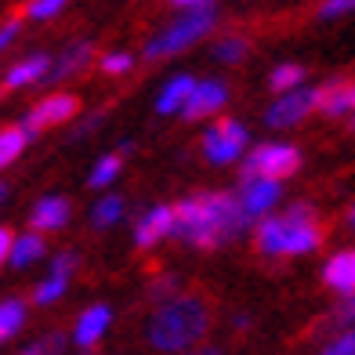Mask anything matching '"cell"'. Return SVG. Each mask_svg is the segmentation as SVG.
Masks as SVG:
<instances>
[{
    "mask_svg": "<svg viewBox=\"0 0 355 355\" xmlns=\"http://www.w3.org/2000/svg\"><path fill=\"white\" fill-rule=\"evenodd\" d=\"M250 229V221L243 218L239 203L232 192L225 189H207L192 192V196L174 203V229L171 236L196 250H218L236 243L239 236Z\"/></svg>",
    "mask_w": 355,
    "mask_h": 355,
    "instance_id": "6da1fadb",
    "label": "cell"
},
{
    "mask_svg": "<svg viewBox=\"0 0 355 355\" xmlns=\"http://www.w3.org/2000/svg\"><path fill=\"white\" fill-rule=\"evenodd\" d=\"M211 330V304L200 294H178L164 304H156L145 327V341L156 352L182 355L189 348H200V341Z\"/></svg>",
    "mask_w": 355,
    "mask_h": 355,
    "instance_id": "7a4b0ae2",
    "label": "cell"
},
{
    "mask_svg": "<svg viewBox=\"0 0 355 355\" xmlns=\"http://www.w3.org/2000/svg\"><path fill=\"white\" fill-rule=\"evenodd\" d=\"M322 225L312 211V203H294L283 214H268L254 221V247L265 257H301L312 254L322 243Z\"/></svg>",
    "mask_w": 355,
    "mask_h": 355,
    "instance_id": "3957f363",
    "label": "cell"
},
{
    "mask_svg": "<svg viewBox=\"0 0 355 355\" xmlns=\"http://www.w3.org/2000/svg\"><path fill=\"white\" fill-rule=\"evenodd\" d=\"M218 26V8H203V11H178L174 19L153 33V40L145 44V58H174L189 51L192 44H200L207 33H214Z\"/></svg>",
    "mask_w": 355,
    "mask_h": 355,
    "instance_id": "277c9868",
    "label": "cell"
},
{
    "mask_svg": "<svg viewBox=\"0 0 355 355\" xmlns=\"http://www.w3.org/2000/svg\"><path fill=\"white\" fill-rule=\"evenodd\" d=\"M297 171H301V149L294 141L250 145L239 159V178H268V182L283 185V178H294Z\"/></svg>",
    "mask_w": 355,
    "mask_h": 355,
    "instance_id": "5b68a950",
    "label": "cell"
},
{
    "mask_svg": "<svg viewBox=\"0 0 355 355\" xmlns=\"http://www.w3.org/2000/svg\"><path fill=\"white\" fill-rule=\"evenodd\" d=\"M200 149L207 156V164H214V167H232L243 159V153L250 149V131L239 120H214L211 127L203 131V141H200Z\"/></svg>",
    "mask_w": 355,
    "mask_h": 355,
    "instance_id": "8992f818",
    "label": "cell"
},
{
    "mask_svg": "<svg viewBox=\"0 0 355 355\" xmlns=\"http://www.w3.org/2000/svg\"><path fill=\"white\" fill-rule=\"evenodd\" d=\"M76 112H80V98H76V94H69V91L44 94V98L22 116V131L29 138H37L40 131H47V127H62V123L76 120Z\"/></svg>",
    "mask_w": 355,
    "mask_h": 355,
    "instance_id": "52a82bcc",
    "label": "cell"
},
{
    "mask_svg": "<svg viewBox=\"0 0 355 355\" xmlns=\"http://www.w3.org/2000/svg\"><path fill=\"white\" fill-rule=\"evenodd\" d=\"M232 196H236L239 211H243V218L254 229V221H261V218H268L272 211H276V203L283 200V185L268 182V178H239Z\"/></svg>",
    "mask_w": 355,
    "mask_h": 355,
    "instance_id": "ba28073f",
    "label": "cell"
},
{
    "mask_svg": "<svg viewBox=\"0 0 355 355\" xmlns=\"http://www.w3.org/2000/svg\"><path fill=\"white\" fill-rule=\"evenodd\" d=\"M225 105H229V84L207 76V80H196V84H192V91H189V98H185L178 116H182L185 123H200V120H214Z\"/></svg>",
    "mask_w": 355,
    "mask_h": 355,
    "instance_id": "9c48e42d",
    "label": "cell"
},
{
    "mask_svg": "<svg viewBox=\"0 0 355 355\" xmlns=\"http://www.w3.org/2000/svg\"><path fill=\"white\" fill-rule=\"evenodd\" d=\"M312 112H315V87H294L286 94H276V102L265 112V123L276 127V131H286V127L304 123Z\"/></svg>",
    "mask_w": 355,
    "mask_h": 355,
    "instance_id": "30bf717a",
    "label": "cell"
},
{
    "mask_svg": "<svg viewBox=\"0 0 355 355\" xmlns=\"http://www.w3.org/2000/svg\"><path fill=\"white\" fill-rule=\"evenodd\" d=\"M73 272H76V254H73V250H62V254L55 257L51 272H47V276L37 283L33 304H40V309H47V304H58L62 297H66L69 283H73Z\"/></svg>",
    "mask_w": 355,
    "mask_h": 355,
    "instance_id": "8fae6325",
    "label": "cell"
},
{
    "mask_svg": "<svg viewBox=\"0 0 355 355\" xmlns=\"http://www.w3.org/2000/svg\"><path fill=\"white\" fill-rule=\"evenodd\" d=\"M352 109H355V87L348 76H330L327 84L315 87V112H322V116L345 120L352 116Z\"/></svg>",
    "mask_w": 355,
    "mask_h": 355,
    "instance_id": "7c38bea8",
    "label": "cell"
},
{
    "mask_svg": "<svg viewBox=\"0 0 355 355\" xmlns=\"http://www.w3.org/2000/svg\"><path fill=\"white\" fill-rule=\"evenodd\" d=\"M171 229H174V207L171 203H156L135 221V247L149 250L156 243H164V239L171 236Z\"/></svg>",
    "mask_w": 355,
    "mask_h": 355,
    "instance_id": "4fadbf2b",
    "label": "cell"
},
{
    "mask_svg": "<svg viewBox=\"0 0 355 355\" xmlns=\"http://www.w3.org/2000/svg\"><path fill=\"white\" fill-rule=\"evenodd\" d=\"M91 62H94V44H91V40H76V44H69L58 58H51L44 84H47V87H51V84H66V80H73L76 73H84Z\"/></svg>",
    "mask_w": 355,
    "mask_h": 355,
    "instance_id": "5bb4252c",
    "label": "cell"
},
{
    "mask_svg": "<svg viewBox=\"0 0 355 355\" xmlns=\"http://www.w3.org/2000/svg\"><path fill=\"white\" fill-rule=\"evenodd\" d=\"M109 327H112V309H109V304H87V309L76 315L73 345H76L80 352H91V348L109 334Z\"/></svg>",
    "mask_w": 355,
    "mask_h": 355,
    "instance_id": "9a60e30c",
    "label": "cell"
},
{
    "mask_svg": "<svg viewBox=\"0 0 355 355\" xmlns=\"http://www.w3.org/2000/svg\"><path fill=\"white\" fill-rule=\"evenodd\" d=\"M73 218V203L66 196H44L33 203V211H29V232H58V229H66Z\"/></svg>",
    "mask_w": 355,
    "mask_h": 355,
    "instance_id": "2e32d148",
    "label": "cell"
},
{
    "mask_svg": "<svg viewBox=\"0 0 355 355\" xmlns=\"http://www.w3.org/2000/svg\"><path fill=\"white\" fill-rule=\"evenodd\" d=\"M322 283H327L337 297L352 301V294H355V254L352 250L330 254L327 265H322Z\"/></svg>",
    "mask_w": 355,
    "mask_h": 355,
    "instance_id": "e0dca14e",
    "label": "cell"
},
{
    "mask_svg": "<svg viewBox=\"0 0 355 355\" xmlns=\"http://www.w3.org/2000/svg\"><path fill=\"white\" fill-rule=\"evenodd\" d=\"M47 66H51V55H26L22 62H15V66L4 73V91H22V87H37L44 84V76H47Z\"/></svg>",
    "mask_w": 355,
    "mask_h": 355,
    "instance_id": "ac0fdd59",
    "label": "cell"
},
{
    "mask_svg": "<svg viewBox=\"0 0 355 355\" xmlns=\"http://www.w3.org/2000/svg\"><path fill=\"white\" fill-rule=\"evenodd\" d=\"M192 84H196V76H189V73L171 76L167 84L159 87V94H156V112L159 116H178L182 105H185V98H189V91H192Z\"/></svg>",
    "mask_w": 355,
    "mask_h": 355,
    "instance_id": "d6986e66",
    "label": "cell"
},
{
    "mask_svg": "<svg viewBox=\"0 0 355 355\" xmlns=\"http://www.w3.org/2000/svg\"><path fill=\"white\" fill-rule=\"evenodd\" d=\"M44 254H47L44 236H37V232H22V236H11L8 265H11V268H29V265H37Z\"/></svg>",
    "mask_w": 355,
    "mask_h": 355,
    "instance_id": "ffe728a7",
    "label": "cell"
},
{
    "mask_svg": "<svg viewBox=\"0 0 355 355\" xmlns=\"http://www.w3.org/2000/svg\"><path fill=\"white\" fill-rule=\"evenodd\" d=\"M29 141L33 138L22 131V123H4L0 127V171H8L15 159L29 149Z\"/></svg>",
    "mask_w": 355,
    "mask_h": 355,
    "instance_id": "44dd1931",
    "label": "cell"
},
{
    "mask_svg": "<svg viewBox=\"0 0 355 355\" xmlns=\"http://www.w3.org/2000/svg\"><path fill=\"white\" fill-rule=\"evenodd\" d=\"M22 327H26V301L22 297H4L0 301V345H8Z\"/></svg>",
    "mask_w": 355,
    "mask_h": 355,
    "instance_id": "7402d4cb",
    "label": "cell"
},
{
    "mask_svg": "<svg viewBox=\"0 0 355 355\" xmlns=\"http://www.w3.org/2000/svg\"><path fill=\"white\" fill-rule=\"evenodd\" d=\"M123 207L127 203H123L120 192H105V196L91 207V225L94 229H112V225L123 218Z\"/></svg>",
    "mask_w": 355,
    "mask_h": 355,
    "instance_id": "603a6c76",
    "label": "cell"
},
{
    "mask_svg": "<svg viewBox=\"0 0 355 355\" xmlns=\"http://www.w3.org/2000/svg\"><path fill=\"white\" fill-rule=\"evenodd\" d=\"M268 87L276 91V94L304 87V66H297V62H279V66L268 73Z\"/></svg>",
    "mask_w": 355,
    "mask_h": 355,
    "instance_id": "cb8c5ba5",
    "label": "cell"
},
{
    "mask_svg": "<svg viewBox=\"0 0 355 355\" xmlns=\"http://www.w3.org/2000/svg\"><path fill=\"white\" fill-rule=\"evenodd\" d=\"M120 171H123V156L109 153V156H102L98 164L91 167V174H87V185H91V189H109V185H116Z\"/></svg>",
    "mask_w": 355,
    "mask_h": 355,
    "instance_id": "d4e9b609",
    "label": "cell"
},
{
    "mask_svg": "<svg viewBox=\"0 0 355 355\" xmlns=\"http://www.w3.org/2000/svg\"><path fill=\"white\" fill-rule=\"evenodd\" d=\"M247 55H250V40L239 37V33L214 44V62H221V66H236V62H243Z\"/></svg>",
    "mask_w": 355,
    "mask_h": 355,
    "instance_id": "484cf974",
    "label": "cell"
},
{
    "mask_svg": "<svg viewBox=\"0 0 355 355\" xmlns=\"http://www.w3.org/2000/svg\"><path fill=\"white\" fill-rule=\"evenodd\" d=\"M69 0H26V8H22V19L29 22H51L58 19L62 11H66Z\"/></svg>",
    "mask_w": 355,
    "mask_h": 355,
    "instance_id": "4316f807",
    "label": "cell"
},
{
    "mask_svg": "<svg viewBox=\"0 0 355 355\" xmlns=\"http://www.w3.org/2000/svg\"><path fill=\"white\" fill-rule=\"evenodd\" d=\"M66 345H69V337L62 330H51V334L37 337L33 345H26L19 355H66Z\"/></svg>",
    "mask_w": 355,
    "mask_h": 355,
    "instance_id": "83f0119b",
    "label": "cell"
},
{
    "mask_svg": "<svg viewBox=\"0 0 355 355\" xmlns=\"http://www.w3.org/2000/svg\"><path fill=\"white\" fill-rule=\"evenodd\" d=\"M98 69L105 73V76H127L135 69V55L131 51H105L102 58H98Z\"/></svg>",
    "mask_w": 355,
    "mask_h": 355,
    "instance_id": "f1b7e54d",
    "label": "cell"
},
{
    "mask_svg": "<svg viewBox=\"0 0 355 355\" xmlns=\"http://www.w3.org/2000/svg\"><path fill=\"white\" fill-rule=\"evenodd\" d=\"M178 290H182V279H178V276H159L156 283H149V297L156 304H164V301L178 297Z\"/></svg>",
    "mask_w": 355,
    "mask_h": 355,
    "instance_id": "f546056e",
    "label": "cell"
},
{
    "mask_svg": "<svg viewBox=\"0 0 355 355\" xmlns=\"http://www.w3.org/2000/svg\"><path fill=\"white\" fill-rule=\"evenodd\" d=\"M319 355H355V334H352V327L341 330L337 337H330V341L319 348Z\"/></svg>",
    "mask_w": 355,
    "mask_h": 355,
    "instance_id": "4dcf8cb0",
    "label": "cell"
},
{
    "mask_svg": "<svg viewBox=\"0 0 355 355\" xmlns=\"http://www.w3.org/2000/svg\"><path fill=\"white\" fill-rule=\"evenodd\" d=\"M352 8H355V0H322L319 4V19H345V15H352Z\"/></svg>",
    "mask_w": 355,
    "mask_h": 355,
    "instance_id": "1f68e13d",
    "label": "cell"
},
{
    "mask_svg": "<svg viewBox=\"0 0 355 355\" xmlns=\"http://www.w3.org/2000/svg\"><path fill=\"white\" fill-rule=\"evenodd\" d=\"M19 33H22V19H4L0 22V51H8V47L19 40Z\"/></svg>",
    "mask_w": 355,
    "mask_h": 355,
    "instance_id": "d6a6232c",
    "label": "cell"
},
{
    "mask_svg": "<svg viewBox=\"0 0 355 355\" xmlns=\"http://www.w3.org/2000/svg\"><path fill=\"white\" fill-rule=\"evenodd\" d=\"M178 11H203V8H214V0H171Z\"/></svg>",
    "mask_w": 355,
    "mask_h": 355,
    "instance_id": "836d02e7",
    "label": "cell"
},
{
    "mask_svg": "<svg viewBox=\"0 0 355 355\" xmlns=\"http://www.w3.org/2000/svg\"><path fill=\"white\" fill-rule=\"evenodd\" d=\"M11 229H8V225H0V268H4L8 265V250H11Z\"/></svg>",
    "mask_w": 355,
    "mask_h": 355,
    "instance_id": "e575fe53",
    "label": "cell"
},
{
    "mask_svg": "<svg viewBox=\"0 0 355 355\" xmlns=\"http://www.w3.org/2000/svg\"><path fill=\"white\" fill-rule=\"evenodd\" d=\"M182 355H225V352L214 348V345H203V348H189V352H182Z\"/></svg>",
    "mask_w": 355,
    "mask_h": 355,
    "instance_id": "d590c367",
    "label": "cell"
},
{
    "mask_svg": "<svg viewBox=\"0 0 355 355\" xmlns=\"http://www.w3.org/2000/svg\"><path fill=\"white\" fill-rule=\"evenodd\" d=\"M4 196H8V189H4V185H0V203H4Z\"/></svg>",
    "mask_w": 355,
    "mask_h": 355,
    "instance_id": "8d00e7d4",
    "label": "cell"
},
{
    "mask_svg": "<svg viewBox=\"0 0 355 355\" xmlns=\"http://www.w3.org/2000/svg\"><path fill=\"white\" fill-rule=\"evenodd\" d=\"M80 355H94V348H91V352H80Z\"/></svg>",
    "mask_w": 355,
    "mask_h": 355,
    "instance_id": "74e56055",
    "label": "cell"
}]
</instances>
